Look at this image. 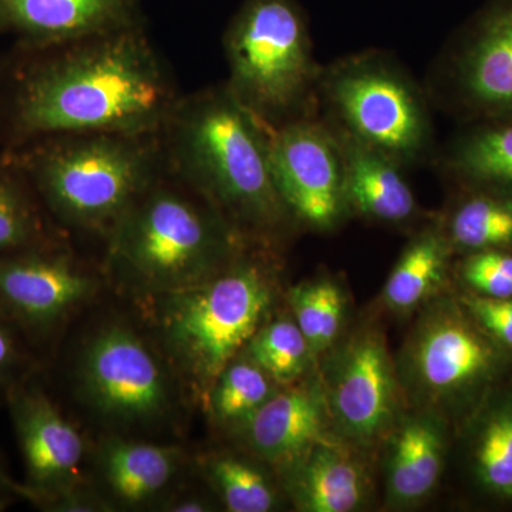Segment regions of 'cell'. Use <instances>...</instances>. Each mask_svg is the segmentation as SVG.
Masks as SVG:
<instances>
[{
  "instance_id": "1",
  "label": "cell",
  "mask_w": 512,
  "mask_h": 512,
  "mask_svg": "<svg viewBox=\"0 0 512 512\" xmlns=\"http://www.w3.org/2000/svg\"><path fill=\"white\" fill-rule=\"evenodd\" d=\"M180 97L146 28L16 46L0 69V138L6 150L55 134H157Z\"/></svg>"
},
{
  "instance_id": "2",
  "label": "cell",
  "mask_w": 512,
  "mask_h": 512,
  "mask_svg": "<svg viewBox=\"0 0 512 512\" xmlns=\"http://www.w3.org/2000/svg\"><path fill=\"white\" fill-rule=\"evenodd\" d=\"M160 137L167 170L239 237L271 234L291 217L272 173L269 128L225 83L181 94Z\"/></svg>"
},
{
  "instance_id": "3",
  "label": "cell",
  "mask_w": 512,
  "mask_h": 512,
  "mask_svg": "<svg viewBox=\"0 0 512 512\" xmlns=\"http://www.w3.org/2000/svg\"><path fill=\"white\" fill-rule=\"evenodd\" d=\"M5 153L47 214L104 238L167 171L160 133L55 134Z\"/></svg>"
},
{
  "instance_id": "4",
  "label": "cell",
  "mask_w": 512,
  "mask_h": 512,
  "mask_svg": "<svg viewBox=\"0 0 512 512\" xmlns=\"http://www.w3.org/2000/svg\"><path fill=\"white\" fill-rule=\"evenodd\" d=\"M239 238L208 202L167 170L106 239L111 268L133 284L165 293L227 268Z\"/></svg>"
},
{
  "instance_id": "5",
  "label": "cell",
  "mask_w": 512,
  "mask_h": 512,
  "mask_svg": "<svg viewBox=\"0 0 512 512\" xmlns=\"http://www.w3.org/2000/svg\"><path fill=\"white\" fill-rule=\"evenodd\" d=\"M224 52L225 86L265 127L313 116L320 70L298 0H242Z\"/></svg>"
},
{
  "instance_id": "6",
  "label": "cell",
  "mask_w": 512,
  "mask_h": 512,
  "mask_svg": "<svg viewBox=\"0 0 512 512\" xmlns=\"http://www.w3.org/2000/svg\"><path fill=\"white\" fill-rule=\"evenodd\" d=\"M269 291L261 266L231 262L198 284L165 292L160 311L165 345L192 379L215 382L258 332L271 305Z\"/></svg>"
},
{
  "instance_id": "7",
  "label": "cell",
  "mask_w": 512,
  "mask_h": 512,
  "mask_svg": "<svg viewBox=\"0 0 512 512\" xmlns=\"http://www.w3.org/2000/svg\"><path fill=\"white\" fill-rule=\"evenodd\" d=\"M333 126L392 158L400 167L419 163L431 143L426 100L396 63L360 55L320 72L318 93Z\"/></svg>"
},
{
  "instance_id": "8",
  "label": "cell",
  "mask_w": 512,
  "mask_h": 512,
  "mask_svg": "<svg viewBox=\"0 0 512 512\" xmlns=\"http://www.w3.org/2000/svg\"><path fill=\"white\" fill-rule=\"evenodd\" d=\"M272 173L291 217L329 229L349 207L345 167L335 133L315 114L269 128Z\"/></svg>"
},
{
  "instance_id": "9",
  "label": "cell",
  "mask_w": 512,
  "mask_h": 512,
  "mask_svg": "<svg viewBox=\"0 0 512 512\" xmlns=\"http://www.w3.org/2000/svg\"><path fill=\"white\" fill-rule=\"evenodd\" d=\"M86 399L119 423H148L170 406V384L153 350L133 330L109 326L84 349L79 366Z\"/></svg>"
},
{
  "instance_id": "10",
  "label": "cell",
  "mask_w": 512,
  "mask_h": 512,
  "mask_svg": "<svg viewBox=\"0 0 512 512\" xmlns=\"http://www.w3.org/2000/svg\"><path fill=\"white\" fill-rule=\"evenodd\" d=\"M94 288L93 276L53 242L0 255V315L23 328H52Z\"/></svg>"
},
{
  "instance_id": "11",
  "label": "cell",
  "mask_w": 512,
  "mask_h": 512,
  "mask_svg": "<svg viewBox=\"0 0 512 512\" xmlns=\"http://www.w3.org/2000/svg\"><path fill=\"white\" fill-rule=\"evenodd\" d=\"M9 404L28 477L26 498L43 504L70 490L83 460L82 436L37 387L16 384Z\"/></svg>"
},
{
  "instance_id": "12",
  "label": "cell",
  "mask_w": 512,
  "mask_h": 512,
  "mask_svg": "<svg viewBox=\"0 0 512 512\" xmlns=\"http://www.w3.org/2000/svg\"><path fill=\"white\" fill-rule=\"evenodd\" d=\"M508 355L510 350L498 345L464 309L447 312L426 329L414 363L427 389L474 396L494 384Z\"/></svg>"
},
{
  "instance_id": "13",
  "label": "cell",
  "mask_w": 512,
  "mask_h": 512,
  "mask_svg": "<svg viewBox=\"0 0 512 512\" xmlns=\"http://www.w3.org/2000/svg\"><path fill=\"white\" fill-rule=\"evenodd\" d=\"M146 28L141 0H0V36L18 47Z\"/></svg>"
},
{
  "instance_id": "14",
  "label": "cell",
  "mask_w": 512,
  "mask_h": 512,
  "mask_svg": "<svg viewBox=\"0 0 512 512\" xmlns=\"http://www.w3.org/2000/svg\"><path fill=\"white\" fill-rule=\"evenodd\" d=\"M456 70L468 106L490 116H511L512 0H493L484 10Z\"/></svg>"
},
{
  "instance_id": "15",
  "label": "cell",
  "mask_w": 512,
  "mask_h": 512,
  "mask_svg": "<svg viewBox=\"0 0 512 512\" xmlns=\"http://www.w3.org/2000/svg\"><path fill=\"white\" fill-rule=\"evenodd\" d=\"M333 389L340 427L359 440L377 436L392 419V369L382 343L362 338L349 349Z\"/></svg>"
},
{
  "instance_id": "16",
  "label": "cell",
  "mask_w": 512,
  "mask_h": 512,
  "mask_svg": "<svg viewBox=\"0 0 512 512\" xmlns=\"http://www.w3.org/2000/svg\"><path fill=\"white\" fill-rule=\"evenodd\" d=\"M338 140L345 167L350 208L372 220L402 224L416 214V200L400 165L375 148L328 123Z\"/></svg>"
},
{
  "instance_id": "17",
  "label": "cell",
  "mask_w": 512,
  "mask_h": 512,
  "mask_svg": "<svg viewBox=\"0 0 512 512\" xmlns=\"http://www.w3.org/2000/svg\"><path fill=\"white\" fill-rule=\"evenodd\" d=\"M249 441L271 463L289 464L308 456L325 437V409L320 394L295 387L268 400L248 419Z\"/></svg>"
},
{
  "instance_id": "18",
  "label": "cell",
  "mask_w": 512,
  "mask_h": 512,
  "mask_svg": "<svg viewBox=\"0 0 512 512\" xmlns=\"http://www.w3.org/2000/svg\"><path fill=\"white\" fill-rule=\"evenodd\" d=\"M175 448L136 441L111 440L101 450V474L107 487L124 504L156 497L177 473Z\"/></svg>"
},
{
  "instance_id": "19",
  "label": "cell",
  "mask_w": 512,
  "mask_h": 512,
  "mask_svg": "<svg viewBox=\"0 0 512 512\" xmlns=\"http://www.w3.org/2000/svg\"><path fill=\"white\" fill-rule=\"evenodd\" d=\"M470 468L485 495L512 503V390L491 399L474 423Z\"/></svg>"
},
{
  "instance_id": "20",
  "label": "cell",
  "mask_w": 512,
  "mask_h": 512,
  "mask_svg": "<svg viewBox=\"0 0 512 512\" xmlns=\"http://www.w3.org/2000/svg\"><path fill=\"white\" fill-rule=\"evenodd\" d=\"M362 471L340 448L319 443L306 456L298 480V500L309 512H349L363 498Z\"/></svg>"
},
{
  "instance_id": "21",
  "label": "cell",
  "mask_w": 512,
  "mask_h": 512,
  "mask_svg": "<svg viewBox=\"0 0 512 512\" xmlns=\"http://www.w3.org/2000/svg\"><path fill=\"white\" fill-rule=\"evenodd\" d=\"M443 468V440L429 421H410L394 440L389 468L390 495L414 503L433 490Z\"/></svg>"
},
{
  "instance_id": "22",
  "label": "cell",
  "mask_w": 512,
  "mask_h": 512,
  "mask_svg": "<svg viewBox=\"0 0 512 512\" xmlns=\"http://www.w3.org/2000/svg\"><path fill=\"white\" fill-rule=\"evenodd\" d=\"M447 163L480 190L512 195V120L471 131L457 141Z\"/></svg>"
},
{
  "instance_id": "23",
  "label": "cell",
  "mask_w": 512,
  "mask_h": 512,
  "mask_svg": "<svg viewBox=\"0 0 512 512\" xmlns=\"http://www.w3.org/2000/svg\"><path fill=\"white\" fill-rule=\"evenodd\" d=\"M46 211L29 181L3 151L0 154V255L49 244Z\"/></svg>"
},
{
  "instance_id": "24",
  "label": "cell",
  "mask_w": 512,
  "mask_h": 512,
  "mask_svg": "<svg viewBox=\"0 0 512 512\" xmlns=\"http://www.w3.org/2000/svg\"><path fill=\"white\" fill-rule=\"evenodd\" d=\"M448 241L467 252L512 248V195L480 190L461 202L448 225Z\"/></svg>"
},
{
  "instance_id": "25",
  "label": "cell",
  "mask_w": 512,
  "mask_h": 512,
  "mask_svg": "<svg viewBox=\"0 0 512 512\" xmlns=\"http://www.w3.org/2000/svg\"><path fill=\"white\" fill-rule=\"evenodd\" d=\"M450 241L439 231H426L414 239L393 269L384 298L394 309H410L426 298L446 274Z\"/></svg>"
},
{
  "instance_id": "26",
  "label": "cell",
  "mask_w": 512,
  "mask_h": 512,
  "mask_svg": "<svg viewBox=\"0 0 512 512\" xmlns=\"http://www.w3.org/2000/svg\"><path fill=\"white\" fill-rule=\"evenodd\" d=\"M272 377L254 360H232L215 380L212 410L221 421H248L272 396Z\"/></svg>"
},
{
  "instance_id": "27",
  "label": "cell",
  "mask_w": 512,
  "mask_h": 512,
  "mask_svg": "<svg viewBox=\"0 0 512 512\" xmlns=\"http://www.w3.org/2000/svg\"><path fill=\"white\" fill-rule=\"evenodd\" d=\"M248 350L272 379L289 383L302 375L312 349L298 325L282 319L259 329L249 340Z\"/></svg>"
},
{
  "instance_id": "28",
  "label": "cell",
  "mask_w": 512,
  "mask_h": 512,
  "mask_svg": "<svg viewBox=\"0 0 512 512\" xmlns=\"http://www.w3.org/2000/svg\"><path fill=\"white\" fill-rule=\"evenodd\" d=\"M291 303L296 325L315 352L328 348L338 336L343 315V298L329 281L313 282L292 289Z\"/></svg>"
},
{
  "instance_id": "29",
  "label": "cell",
  "mask_w": 512,
  "mask_h": 512,
  "mask_svg": "<svg viewBox=\"0 0 512 512\" xmlns=\"http://www.w3.org/2000/svg\"><path fill=\"white\" fill-rule=\"evenodd\" d=\"M208 476L232 512H266L275 505V494L261 471L234 457H217Z\"/></svg>"
},
{
  "instance_id": "30",
  "label": "cell",
  "mask_w": 512,
  "mask_h": 512,
  "mask_svg": "<svg viewBox=\"0 0 512 512\" xmlns=\"http://www.w3.org/2000/svg\"><path fill=\"white\" fill-rule=\"evenodd\" d=\"M461 272L473 293L512 298V252L504 249L470 252Z\"/></svg>"
},
{
  "instance_id": "31",
  "label": "cell",
  "mask_w": 512,
  "mask_h": 512,
  "mask_svg": "<svg viewBox=\"0 0 512 512\" xmlns=\"http://www.w3.org/2000/svg\"><path fill=\"white\" fill-rule=\"evenodd\" d=\"M461 302L488 336L512 352V298H491L470 293L463 296Z\"/></svg>"
},
{
  "instance_id": "32",
  "label": "cell",
  "mask_w": 512,
  "mask_h": 512,
  "mask_svg": "<svg viewBox=\"0 0 512 512\" xmlns=\"http://www.w3.org/2000/svg\"><path fill=\"white\" fill-rule=\"evenodd\" d=\"M25 359L19 340L8 325V319L0 315V389L16 386L12 384L22 369Z\"/></svg>"
},
{
  "instance_id": "33",
  "label": "cell",
  "mask_w": 512,
  "mask_h": 512,
  "mask_svg": "<svg viewBox=\"0 0 512 512\" xmlns=\"http://www.w3.org/2000/svg\"><path fill=\"white\" fill-rule=\"evenodd\" d=\"M0 494H18L22 495V497H26L25 485L15 483V481L6 474V471L3 470L2 466H0Z\"/></svg>"
},
{
  "instance_id": "34",
  "label": "cell",
  "mask_w": 512,
  "mask_h": 512,
  "mask_svg": "<svg viewBox=\"0 0 512 512\" xmlns=\"http://www.w3.org/2000/svg\"><path fill=\"white\" fill-rule=\"evenodd\" d=\"M208 505L197 498H185L183 501L171 505L170 510L175 512H202L208 511Z\"/></svg>"
},
{
  "instance_id": "35",
  "label": "cell",
  "mask_w": 512,
  "mask_h": 512,
  "mask_svg": "<svg viewBox=\"0 0 512 512\" xmlns=\"http://www.w3.org/2000/svg\"><path fill=\"white\" fill-rule=\"evenodd\" d=\"M6 505H8V500H6V495L0 494V511L5 510Z\"/></svg>"
}]
</instances>
